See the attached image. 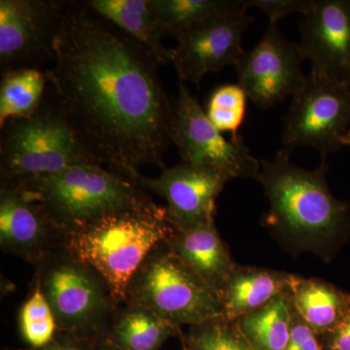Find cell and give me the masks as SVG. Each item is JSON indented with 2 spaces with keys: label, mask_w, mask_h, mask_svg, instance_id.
Segmentation results:
<instances>
[{
  "label": "cell",
  "mask_w": 350,
  "mask_h": 350,
  "mask_svg": "<svg viewBox=\"0 0 350 350\" xmlns=\"http://www.w3.org/2000/svg\"><path fill=\"white\" fill-rule=\"evenodd\" d=\"M51 64L47 94L96 162L133 182L142 165L165 169L174 103L153 53L85 1H68Z\"/></svg>",
  "instance_id": "6da1fadb"
},
{
  "label": "cell",
  "mask_w": 350,
  "mask_h": 350,
  "mask_svg": "<svg viewBox=\"0 0 350 350\" xmlns=\"http://www.w3.org/2000/svg\"><path fill=\"white\" fill-rule=\"evenodd\" d=\"M328 165L303 169L280 150L260 162L256 180L269 202L264 224L288 250L330 260L350 230V206L332 194Z\"/></svg>",
  "instance_id": "7a4b0ae2"
},
{
  "label": "cell",
  "mask_w": 350,
  "mask_h": 350,
  "mask_svg": "<svg viewBox=\"0 0 350 350\" xmlns=\"http://www.w3.org/2000/svg\"><path fill=\"white\" fill-rule=\"evenodd\" d=\"M172 231L165 207L155 204L83 223L66 234L64 247L103 278L120 306L142 262Z\"/></svg>",
  "instance_id": "3957f363"
},
{
  "label": "cell",
  "mask_w": 350,
  "mask_h": 350,
  "mask_svg": "<svg viewBox=\"0 0 350 350\" xmlns=\"http://www.w3.org/2000/svg\"><path fill=\"white\" fill-rule=\"evenodd\" d=\"M38 200L66 234L94 219L155 204L135 182L100 165H78L56 174L11 179Z\"/></svg>",
  "instance_id": "277c9868"
},
{
  "label": "cell",
  "mask_w": 350,
  "mask_h": 350,
  "mask_svg": "<svg viewBox=\"0 0 350 350\" xmlns=\"http://www.w3.org/2000/svg\"><path fill=\"white\" fill-rule=\"evenodd\" d=\"M0 131V178H29L78 165L103 167L47 93L32 116L9 120Z\"/></svg>",
  "instance_id": "5b68a950"
},
{
  "label": "cell",
  "mask_w": 350,
  "mask_h": 350,
  "mask_svg": "<svg viewBox=\"0 0 350 350\" xmlns=\"http://www.w3.org/2000/svg\"><path fill=\"white\" fill-rule=\"evenodd\" d=\"M124 303L144 306L178 327L223 317L217 294L170 250L167 239L137 269Z\"/></svg>",
  "instance_id": "8992f818"
},
{
  "label": "cell",
  "mask_w": 350,
  "mask_h": 350,
  "mask_svg": "<svg viewBox=\"0 0 350 350\" xmlns=\"http://www.w3.org/2000/svg\"><path fill=\"white\" fill-rule=\"evenodd\" d=\"M34 268L32 284L49 304L59 330L103 340L118 306L103 278L64 246Z\"/></svg>",
  "instance_id": "52a82bcc"
},
{
  "label": "cell",
  "mask_w": 350,
  "mask_h": 350,
  "mask_svg": "<svg viewBox=\"0 0 350 350\" xmlns=\"http://www.w3.org/2000/svg\"><path fill=\"white\" fill-rule=\"evenodd\" d=\"M349 128L350 85L312 71L285 117L280 150L290 156L297 148L312 147L325 160L344 147L342 137Z\"/></svg>",
  "instance_id": "ba28073f"
},
{
  "label": "cell",
  "mask_w": 350,
  "mask_h": 350,
  "mask_svg": "<svg viewBox=\"0 0 350 350\" xmlns=\"http://www.w3.org/2000/svg\"><path fill=\"white\" fill-rule=\"evenodd\" d=\"M174 111L172 144L182 163L217 170L230 180L256 178L260 162L251 155L243 137L226 139L182 81L178 82Z\"/></svg>",
  "instance_id": "9c48e42d"
},
{
  "label": "cell",
  "mask_w": 350,
  "mask_h": 350,
  "mask_svg": "<svg viewBox=\"0 0 350 350\" xmlns=\"http://www.w3.org/2000/svg\"><path fill=\"white\" fill-rule=\"evenodd\" d=\"M68 4L61 0H0L1 72L52 63Z\"/></svg>",
  "instance_id": "30bf717a"
},
{
  "label": "cell",
  "mask_w": 350,
  "mask_h": 350,
  "mask_svg": "<svg viewBox=\"0 0 350 350\" xmlns=\"http://www.w3.org/2000/svg\"><path fill=\"white\" fill-rule=\"evenodd\" d=\"M304 61L299 44L288 40L276 24H269L260 42L244 51L234 66L238 85L257 107L268 109L304 87Z\"/></svg>",
  "instance_id": "8fae6325"
},
{
  "label": "cell",
  "mask_w": 350,
  "mask_h": 350,
  "mask_svg": "<svg viewBox=\"0 0 350 350\" xmlns=\"http://www.w3.org/2000/svg\"><path fill=\"white\" fill-rule=\"evenodd\" d=\"M253 21V16L241 11L216 16L178 34L177 45L169 49V62L179 81L199 87L206 75L236 66L244 53V32Z\"/></svg>",
  "instance_id": "7c38bea8"
},
{
  "label": "cell",
  "mask_w": 350,
  "mask_h": 350,
  "mask_svg": "<svg viewBox=\"0 0 350 350\" xmlns=\"http://www.w3.org/2000/svg\"><path fill=\"white\" fill-rule=\"evenodd\" d=\"M66 232L19 182L0 178V247L33 265L64 247Z\"/></svg>",
  "instance_id": "4fadbf2b"
},
{
  "label": "cell",
  "mask_w": 350,
  "mask_h": 350,
  "mask_svg": "<svg viewBox=\"0 0 350 350\" xmlns=\"http://www.w3.org/2000/svg\"><path fill=\"white\" fill-rule=\"evenodd\" d=\"M229 180L217 170L181 163L165 167L157 177L140 174L135 183L162 197L170 224L185 230L215 217L216 199Z\"/></svg>",
  "instance_id": "5bb4252c"
},
{
  "label": "cell",
  "mask_w": 350,
  "mask_h": 350,
  "mask_svg": "<svg viewBox=\"0 0 350 350\" xmlns=\"http://www.w3.org/2000/svg\"><path fill=\"white\" fill-rule=\"evenodd\" d=\"M300 33L299 46L312 72L350 85V0H314Z\"/></svg>",
  "instance_id": "9a60e30c"
},
{
  "label": "cell",
  "mask_w": 350,
  "mask_h": 350,
  "mask_svg": "<svg viewBox=\"0 0 350 350\" xmlns=\"http://www.w3.org/2000/svg\"><path fill=\"white\" fill-rule=\"evenodd\" d=\"M170 250L199 276L219 299L237 264L215 225V218L185 230H174L167 239Z\"/></svg>",
  "instance_id": "2e32d148"
},
{
  "label": "cell",
  "mask_w": 350,
  "mask_h": 350,
  "mask_svg": "<svg viewBox=\"0 0 350 350\" xmlns=\"http://www.w3.org/2000/svg\"><path fill=\"white\" fill-rule=\"evenodd\" d=\"M291 275L275 269L237 265L220 295L223 319L237 321L287 293Z\"/></svg>",
  "instance_id": "e0dca14e"
},
{
  "label": "cell",
  "mask_w": 350,
  "mask_h": 350,
  "mask_svg": "<svg viewBox=\"0 0 350 350\" xmlns=\"http://www.w3.org/2000/svg\"><path fill=\"white\" fill-rule=\"evenodd\" d=\"M289 295L295 312L317 336L329 333L350 310V295L319 278L292 275Z\"/></svg>",
  "instance_id": "ac0fdd59"
},
{
  "label": "cell",
  "mask_w": 350,
  "mask_h": 350,
  "mask_svg": "<svg viewBox=\"0 0 350 350\" xmlns=\"http://www.w3.org/2000/svg\"><path fill=\"white\" fill-rule=\"evenodd\" d=\"M178 335L180 327L144 306L123 303L113 313L103 340L124 350H159Z\"/></svg>",
  "instance_id": "d6986e66"
},
{
  "label": "cell",
  "mask_w": 350,
  "mask_h": 350,
  "mask_svg": "<svg viewBox=\"0 0 350 350\" xmlns=\"http://www.w3.org/2000/svg\"><path fill=\"white\" fill-rule=\"evenodd\" d=\"M92 10L153 53L162 64L169 63L165 36L152 11L150 0H85Z\"/></svg>",
  "instance_id": "ffe728a7"
},
{
  "label": "cell",
  "mask_w": 350,
  "mask_h": 350,
  "mask_svg": "<svg viewBox=\"0 0 350 350\" xmlns=\"http://www.w3.org/2000/svg\"><path fill=\"white\" fill-rule=\"evenodd\" d=\"M294 314L288 291L256 312L234 322L255 350H284L291 333Z\"/></svg>",
  "instance_id": "44dd1931"
},
{
  "label": "cell",
  "mask_w": 350,
  "mask_h": 350,
  "mask_svg": "<svg viewBox=\"0 0 350 350\" xmlns=\"http://www.w3.org/2000/svg\"><path fill=\"white\" fill-rule=\"evenodd\" d=\"M47 88V76L40 68H22L1 72L0 126L9 120L32 116L45 100Z\"/></svg>",
  "instance_id": "7402d4cb"
},
{
  "label": "cell",
  "mask_w": 350,
  "mask_h": 350,
  "mask_svg": "<svg viewBox=\"0 0 350 350\" xmlns=\"http://www.w3.org/2000/svg\"><path fill=\"white\" fill-rule=\"evenodd\" d=\"M150 4L165 36L174 38L211 18L246 11L241 0H150Z\"/></svg>",
  "instance_id": "603a6c76"
},
{
  "label": "cell",
  "mask_w": 350,
  "mask_h": 350,
  "mask_svg": "<svg viewBox=\"0 0 350 350\" xmlns=\"http://www.w3.org/2000/svg\"><path fill=\"white\" fill-rule=\"evenodd\" d=\"M18 324L21 338L31 349L47 345L59 330L54 312L36 285H31L29 298L21 306Z\"/></svg>",
  "instance_id": "cb8c5ba5"
},
{
  "label": "cell",
  "mask_w": 350,
  "mask_h": 350,
  "mask_svg": "<svg viewBox=\"0 0 350 350\" xmlns=\"http://www.w3.org/2000/svg\"><path fill=\"white\" fill-rule=\"evenodd\" d=\"M184 344L190 350H255L236 322L223 317L190 327Z\"/></svg>",
  "instance_id": "d4e9b609"
},
{
  "label": "cell",
  "mask_w": 350,
  "mask_h": 350,
  "mask_svg": "<svg viewBox=\"0 0 350 350\" xmlns=\"http://www.w3.org/2000/svg\"><path fill=\"white\" fill-rule=\"evenodd\" d=\"M247 98V94L239 85L218 87L207 103V117L221 133H232V139H237L241 137L239 129L245 117Z\"/></svg>",
  "instance_id": "484cf974"
},
{
  "label": "cell",
  "mask_w": 350,
  "mask_h": 350,
  "mask_svg": "<svg viewBox=\"0 0 350 350\" xmlns=\"http://www.w3.org/2000/svg\"><path fill=\"white\" fill-rule=\"evenodd\" d=\"M246 11L258 8L268 16L269 24H276L278 20L292 13L305 15L314 0H241Z\"/></svg>",
  "instance_id": "4316f807"
},
{
  "label": "cell",
  "mask_w": 350,
  "mask_h": 350,
  "mask_svg": "<svg viewBox=\"0 0 350 350\" xmlns=\"http://www.w3.org/2000/svg\"><path fill=\"white\" fill-rule=\"evenodd\" d=\"M101 340L77 335L70 332L57 330L53 340L43 347L23 350H94Z\"/></svg>",
  "instance_id": "83f0119b"
},
{
  "label": "cell",
  "mask_w": 350,
  "mask_h": 350,
  "mask_svg": "<svg viewBox=\"0 0 350 350\" xmlns=\"http://www.w3.org/2000/svg\"><path fill=\"white\" fill-rule=\"evenodd\" d=\"M284 350H323L314 331L295 312L289 340Z\"/></svg>",
  "instance_id": "f1b7e54d"
},
{
  "label": "cell",
  "mask_w": 350,
  "mask_h": 350,
  "mask_svg": "<svg viewBox=\"0 0 350 350\" xmlns=\"http://www.w3.org/2000/svg\"><path fill=\"white\" fill-rule=\"evenodd\" d=\"M324 337L328 350H350V310Z\"/></svg>",
  "instance_id": "f546056e"
},
{
  "label": "cell",
  "mask_w": 350,
  "mask_h": 350,
  "mask_svg": "<svg viewBox=\"0 0 350 350\" xmlns=\"http://www.w3.org/2000/svg\"><path fill=\"white\" fill-rule=\"evenodd\" d=\"M94 350H124L119 349L116 345L110 344V342H107L105 340H101L98 345H96V349Z\"/></svg>",
  "instance_id": "4dcf8cb0"
},
{
  "label": "cell",
  "mask_w": 350,
  "mask_h": 350,
  "mask_svg": "<svg viewBox=\"0 0 350 350\" xmlns=\"http://www.w3.org/2000/svg\"><path fill=\"white\" fill-rule=\"evenodd\" d=\"M342 146H349L350 147V128L349 131H347V133L342 137Z\"/></svg>",
  "instance_id": "1f68e13d"
},
{
  "label": "cell",
  "mask_w": 350,
  "mask_h": 350,
  "mask_svg": "<svg viewBox=\"0 0 350 350\" xmlns=\"http://www.w3.org/2000/svg\"><path fill=\"white\" fill-rule=\"evenodd\" d=\"M182 350H190V349H189V347H187V345H186L183 342V349H182Z\"/></svg>",
  "instance_id": "d6a6232c"
}]
</instances>
